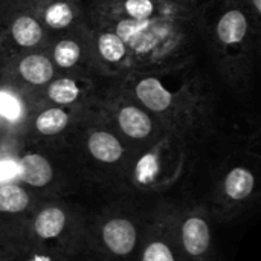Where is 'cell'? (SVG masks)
<instances>
[{"instance_id":"1","label":"cell","mask_w":261,"mask_h":261,"mask_svg":"<svg viewBox=\"0 0 261 261\" xmlns=\"http://www.w3.org/2000/svg\"><path fill=\"white\" fill-rule=\"evenodd\" d=\"M86 21L115 32L133 70H168L196 63L197 15L154 0H84Z\"/></svg>"},{"instance_id":"2","label":"cell","mask_w":261,"mask_h":261,"mask_svg":"<svg viewBox=\"0 0 261 261\" xmlns=\"http://www.w3.org/2000/svg\"><path fill=\"white\" fill-rule=\"evenodd\" d=\"M164 127L190 145L214 128L216 104L196 63L168 70H133L112 80Z\"/></svg>"},{"instance_id":"3","label":"cell","mask_w":261,"mask_h":261,"mask_svg":"<svg viewBox=\"0 0 261 261\" xmlns=\"http://www.w3.org/2000/svg\"><path fill=\"white\" fill-rule=\"evenodd\" d=\"M203 40L222 73L236 89L246 87L258 52L260 21L239 0H205L197 15Z\"/></svg>"},{"instance_id":"4","label":"cell","mask_w":261,"mask_h":261,"mask_svg":"<svg viewBox=\"0 0 261 261\" xmlns=\"http://www.w3.org/2000/svg\"><path fill=\"white\" fill-rule=\"evenodd\" d=\"M147 222L142 223L132 213L116 210L106 211L95 220L86 219L80 258L84 261H139Z\"/></svg>"},{"instance_id":"5","label":"cell","mask_w":261,"mask_h":261,"mask_svg":"<svg viewBox=\"0 0 261 261\" xmlns=\"http://www.w3.org/2000/svg\"><path fill=\"white\" fill-rule=\"evenodd\" d=\"M86 216L60 200H40L21 232L34 243L80 258Z\"/></svg>"},{"instance_id":"6","label":"cell","mask_w":261,"mask_h":261,"mask_svg":"<svg viewBox=\"0 0 261 261\" xmlns=\"http://www.w3.org/2000/svg\"><path fill=\"white\" fill-rule=\"evenodd\" d=\"M190 144L165 133L156 142L133 153L127 167L130 184L139 191H162L184 173Z\"/></svg>"},{"instance_id":"7","label":"cell","mask_w":261,"mask_h":261,"mask_svg":"<svg viewBox=\"0 0 261 261\" xmlns=\"http://www.w3.org/2000/svg\"><path fill=\"white\" fill-rule=\"evenodd\" d=\"M95 106L133 153H136V145L141 150L167 133L148 110L130 98L112 80L104 81Z\"/></svg>"},{"instance_id":"8","label":"cell","mask_w":261,"mask_h":261,"mask_svg":"<svg viewBox=\"0 0 261 261\" xmlns=\"http://www.w3.org/2000/svg\"><path fill=\"white\" fill-rule=\"evenodd\" d=\"M49 38L31 0H0V67L21 54L46 49Z\"/></svg>"},{"instance_id":"9","label":"cell","mask_w":261,"mask_h":261,"mask_svg":"<svg viewBox=\"0 0 261 261\" xmlns=\"http://www.w3.org/2000/svg\"><path fill=\"white\" fill-rule=\"evenodd\" d=\"M69 138H78L86 158L99 168L128 167L133 156L132 148L110 127L95 104L84 112Z\"/></svg>"},{"instance_id":"10","label":"cell","mask_w":261,"mask_h":261,"mask_svg":"<svg viewBox=\"0 0 261 261\" xmlns=\"http://www.w3.org/2000/svg\"><path fill=\"white\" fill-rule=\"evenodd\" d=\"M210 217L202 205H173V234L180 261H219Z\"/></svg>"},{"instance_id":"11","label":"cell","mask_w":261,"mask_h":261,"mask_svg":"<svg viewBox=\"0 0 261 261\" xmlns=\"http://www.w3.org/2000/svg\"><path fill=\"white\" fill-rule=\"evenodd\" d=\"M257 171L248 162H234L220 174L213 193V213L219 220H229L249 206L258 191Z\"/></svg>"},{"instance_id":"12","label":"cell","mask_w":261,"mask_h":261,"mask_svg":"<svg viewBox=\"0 0 261 261\" xmlns=\"http://www.w3.org/2000/svg\"><path fill=\"white\" fill-rule=\"evenodd\" d=\"M46 52L58 73L96 78L93 72L89 28L86 21L75 29L50 37L46 44Z\"/></svg>"},{"instance_id":"13","label":"cell","mask_w":261,"mask_h":261,"mask_svg":"<svg viewBox=\"0 0 261 261\" xmlns=\"http://www.w3.org/2000/svg\"><path fill=\"white\" fill-rule=\"evenodd\" d=\"M87 23V21H86ZM89 43L96 78L102 81L119 80L132 72L130 52L125 43L112 31L87 23Z\"/></svg>"},{"instance_id":"14","label":"cell","mask_w":261,"mask_h":261,"mask_svg":"<svg viewBox=\"0 0 261 261\" xmlns=\"http://www.w3.org/2000/svg\"><path fill=\"white\" fill-rule=\"evenodd\" d=\"M86 109H69L37 102L26 127L24 139L32 144H54L69 139Z\"/></svg>"},{"instance_id":"15","label":"cell","mask_w":261,"mask_h":261,"mask_svg":"<svg viewBox=\"0 0 261 261\" xmlns=\"http://www.w3.org/2000/svg\"><path fill=\"white\" fill-rule=\"evenodd\" d=\"M104 81L92 76L57 73V76L35 95L37 102L69 107L86 109L96 102Z\"/></svg>"},{"instance_id":"16","label":"cell","mask_w":261,"mask_h":261,"mask_svg":"<svg viewBox=\"0 0 261 261\" xmlns=\"http://www.w3.org/2000/svg\"><path fill=\"white\" fill-rule=\"evenodd\" d=\"M57 73L58 72L46 49L21 54L0 67V78L32 95L41 92L57 76Z\"/></svg>"},{"instance_id":"17","label":"cell","mask_w":261,"mask_h":261,"mask_svg":"<svg viewBox=\"0 0 261 261\" xmlns=\"http://www.w3.org/2000/svg\"><path fill=\"white\" fill-rule=\"evenodd\" d=\"M139 261H180L173 234V205L159 203L151 213Z\"/></svg>"},{"instance_id":"18","label":"cell","mask_w":261,"mask_h":261,"mask_svg":"<svg viewBox=\"0 0 261 261\" xmlns=\"http://www.w3.org/2000/svg\"><path fill=\"white\" fill-rule=\"evenodd\" d=\"M35 95L0 78V138H24Z\"/></svg>"},{"instance_id":"19","label":"cell","mask_w":261,"mask_h":261,"mask_svg":"<svg viewBox=\"0 0 261 261\" xmlns=\"http://www.w3.org/2000/svg\"><path fill=\"white\" fill-rule=\"evenodd\" d=\"M57 180L58 171L54 161L41 151V148H32L24 141V145L18 154L17 184L23 185L40 199V193L52 191Z\"/></svg>"},{"instance_id":"20","label":"cell","mask_w":261,"mask_h":261,"mask_svg":"<svg viewBox=\"0 0 261 261\" xmlns=\"http://www.w3.org/2000/svg\"><path fill=\"white\" fill-rule=\"evenodd\" d=\"M38 199L34 193L17 182L0 187V239L21 232L26 220L37 206Z\"/></svg>"},{"instance_id":"21","label":"cell","mask_w":261,"mask_h":261,"mask_svg":"<svg viewBox=\"0 0 261 261\" xmlns=\"http://www.w3.org/2000/svg\"><path fill=\"white\" fill-rule=\"evenodd\" d=\"M34 12L49 37L67 32L86 21L80 0H31Z\"/></svg>"},{"instance_id":"22","label":"cell","mask_w":261,"mask_h":261,"mask_svg":"<svg viewBox=\"0 0 261 261\" xmlns=\"http://www.w3.org/2000/svg\"><path fill=\"white\" fill-rule=\"evenodd\" d=\"M0 261H80V258L37 245L23 232H17L0 239Z\"/></svg>"},{"instance_id":"23","label":"cell","mask_w":261,"mask_h":261,"mask_svg":"<svg viewBox=\"0 0 261 261\" xmlns=\"http://www.w3.org/2000/svg\"><path fill=\"white\" fill-rule=\"evenodd\" d=\"M24 141V138H0V187L17 182L18 154Z\"/></svg>"},{"instance_id":"24","label":"cell","mask_w":261,"mask_h":261,"mask_svg":"<svg viewBox=\"0 0 261 261\" xmlns=\"http://www.w3.org/2000/svg\"><path fill=\"white\" fill-rule=\"evenodd\" d=\"M158 3H165V5H173V6H179L182 9H187L190 12L199 14L200 5L196 0H154Z\"/></svg>"},{"instance_id":"25","label":"cell","mask_w":261,"mask_h":261,"mask_svg":"<svg viewBox=\"0 0 261 261\" xmlns=\"http://www.w3.org/2000/svg\"><path fill=\"white\" fill-rule=\"evenodd\" d=\"M246 9L248 12L261 23V0H239Z\"/></svg>"},{"instance_id":"26","label":"cell","mask_w":261,"mask_h":261,"mask_svg":"<svg viewBox=\"0 0 261 261\" xmlns=\"http://www.w3.org/2000/svg\"><path fill=\"white\" fill-rule=\"evenodd\" d=\"M196 2H197V3H199V5H202V3H200V0H196Z\"/></svg>"},{"instance_id":"27","label":"cell","mask_w":261,"mask_h":261,"mask_svg":"<svg viewBox=\"0 0 261 261\" xmlns=\"http://www.w3.org/2000/svg\"><path fill=\"white\" fill-rule=\"evenodd\" d=\"M80 2H84V0H80Z\"/></svg>"},{"instance_id":"28","label":"cell","mask_w":261,"mask_h":261,"mask_svg":"<svg viewBox=\"0 0 261 261\" xmlns=\"http://www.w3.org/2000/svg\"><path fill=\"white\" fill-rule=\"evenodd\" d=\"M80 261H84V260H81V258H80Z\"/></svg>"}]
</instances>
